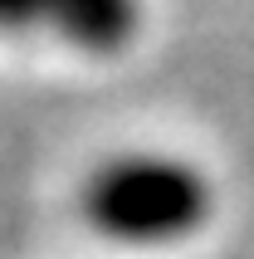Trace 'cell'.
<instances>
[{
    "label": "cell",
    "instance_id": "cell-3",
    "mask_svg": "<svg viewBox=\"0 0 254 259\" xmlns=\"http://www.w3.org/2000/svg\"><path fill=\"white\" fill-rule=\"evenodd\" d=\"M44 29V0H0V34Z\"/></svg>",
    "mask_w": 254,
    "mask_h": 259
},
{
    "label": "cell",
    "instance_id": "cell-1",
    "mask_svg": "<svg viewBox=\"0 0 254 259\" xmlns=\"http://www.w3.org/2000/svg\"><path fill=\"white\" fill-rule=\"evenodd\" d=\"M215 210V191L196 161L171 152H122L98 161L78 186V215L122 249L181 245Z\"/></svg>",
    "mask_w": 254,
    "mask_h": 259
},
{
    "label": "cell",
    "instance_id": "cell-2",
    "mask_svg": "<svg viewBox=\"0 0 254 259\" xmlns=\"http://www.w3.org/2000/svg\"><path fill=\"white\" fill-rule=\"evenodd\" d=\"M44 29L78 54H122L142 29V0H44Z\"/></svg>",
    "mask_w": 254,
    "mask_h": 259
}]
</instances>
